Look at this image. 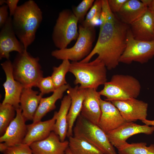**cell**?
Here are the masks:
<instances>
[{
  "label": "cell",
  "mask_w": 154,
  "mask_h": 154,
  "mask_svg": "<svg viewBox=\"0 0 154 154\" xmlns=\"http://www.w3.org/2000/svg\"><path fill=\"white\" fill-rule=\"evenodd\" d=\"M100 31L96 44L90 53L80 61L88 62L95 54L107 69L111 70L118 65L120 58L126 46L129 25L123 22L110 10L108 0H102Z\"/></svg>",
  "instance_id": "obj_1"
},
{
  "label": "cell",
  "mask_w": 154,
  "mask_h": 154,
  "mask_svg": "<svg viewBox=\"0 0 154 154\" xmlns=\"http://www.w3.org/2000/svg\"><path fill=\"white\" fill-rule=\"evenodd\" d=\"M12 17L15 34L27 50L35 39L42 20V12L34 1L29 0L18 6Z\"/></svg>",
  "instance_id": "obj_2"
},
{
  "label": "cell",
  "mask_w": 154,
  "mask_h": 154,
  "mask_svg": "<svg viewBox=\"0 0 154 154\" xmlns=\"http://www.w3.org/2000/svg\"><path fill=\"white\" fill-rule=\"evenodd\" d=\"M107 69L104 64L96 58L88 62L72 61L69 72L75 77V84H80L82 88L97 90L100 86L107 81Z\"/></svg>",
  "instance_id": "obj_3"
},
{
  "label": "cell",
  "mask_w": 154,
  "mask_h": 154,
  "mask_svg": "<svg viewBox=\"0 0 154 154\" xmlns=\"http://www.w3.org/2000/svg\"><path fill=\"white\" fill-rule=\"evenodd\" d=\"M104 85L99 93L106 98L105 100L110 102L137 98L141 89L139 81L129 75H114Z\"/></svg>",
  "instance_id": "obj_4"
},
{
  "label": "cell",
  "mask_w": 154,
  "mask_h": 154,
  "mask_svg": "<svg viewBox=\"0 0 154 154\" xmlns=\"http://www.w3.org/2000/svg\"><path fill=\"white\" fill-rule=\"evenodd\" d=\"M39 60L38 57H33L25 50L18 53L12 63L14 77L24 88L36 87L38 82L43 77Z\"/></svg>",
  "instance_id": "obj_5"
},
{
  "label": "cell",
  "mask_w": 154,
  "mask_h": 154,
  "mask_svg": "<svg viewBox=\"0 0 154 154\" xmlns=\"http://www.w3.org/2000/svg\"><path fill=\"white\" fill-rule=\"evenodd\" d=\"M73 128L74 136L83 139L93 145L103 154H118L110 142L107 133L98 126L80 114Z\"/></svg>",
  "instance_id": "obj_6"
},
{
  "label": "cell",
  "mask_w": 154,
  "mask_h": 154,
  "mask_svg": "<svg viewBox=\"0 0 154 154\" xmlns=\"http://www.w3.org/2000/svg\"><path fill=\"white\" fill-rule=\"evenodd\" d=\"M79 36L77 41L72 47L52 51L51 55L57 59L80 61L90 53L96 36L94 27L78 26Z\"/></svg>",
  "instance_id": "obj_7"
},
{
  "label": "cell",
  "mask_w": 154,
  "mask_h": 154,
  "mask_svg": "<svg viewBox=\"0 0 154 154\" xmlns=\"http://www.w3.org/2000/svg\"><path fill=\"white\" fill-rule=\"evenodd\" d=\"M78 20L72 12L69 9L62 10L59 14L54 27L52 39L55 46L59 49L67 48L79 36Z\"/></svg>",
  "instance_id": "obj_8"
},
{
  "label": "cell",
  "mask_w": 154,
  "mask_h": 154,
  "mask_svg": "<svg viewBox=\"0 0 154 154\" xmlns=\"http://www.w3.org/2000/svg\"><path fill=\"white\" fill-rule=\"evenodd\" d=\"M125 49L121 56L119 63L130 64L133 62L143 64L154 56V40L146 41L134 38L130 28L126 40Z\"/></svg>",
  "instance_id": "obj_9"
},
{
  "label": "cell",
  "mask_w": 154,
  "mask_h": 154,
  "mask_svg": "<svg viewBox=\"0 0 154 154\" xmlns=\"http://www.w3.org/2000/svg\"><path fill=\"white\" fill-rule=\"evenodd\" d=\"M16 116L4 134L0 137V151L22 143L27 132L26 120L20 108L16 109Z\"/></svg>",
  "instance_id": "obj_10"
},
{
  "label": "cell",
  "mask_w": 154,
  "mask_h": 154,
  "mask_svg": "<svg viewBox=\"0 0 154 154\" xmlns=\"http://www.w3.org/2000/svg\"><path fill=\"white\" fill-rule=\"evenodd\" d=\"M154 131V126L140 125L133 122H127L107 133L112 145L117 149L127 144L126 140L131 136L139 133L150 135Z\"/></svg>",
  "instance_id": "obj_11"
},
{
  "label": "cell",
  "mask_w": 154,
  "mask_h": 154,
  "mask_svg": "<svg viewBox=\"0 0 154 154\" xmlns=\"http://www.w3.org/2000/svg\"><path fill=\"white\" fill-rule=\"evenodd\" d=\"M1 65L6 77V80L3 85L5 93L2 103L11 105L16 110L20 108V97L24 87L15 79L13 73L12 63L9 60L2 63Z\"/></svg>",
  "instance_id": "obj_12"
},
{
  "label": "cell",
  "mask_w": 154,
  "mask_h": 154,
  "mask_svg": "<svg viewBox=\"0 0 154 154\" xmlns=\"http://www.w3.org/2000/svg\"><path fill=\"white\" fill-rule=\"evenodd\" d=\"M12 23V17L9 16L0 32V59L9 60L10 53L15 51L21 53L25 50L23 45L18 40Z\"/></svg>",
  "instance_id": "obj_13"
},
{
  "label": "cell",
  "mask_w": 154,
  "mask_h": 154,
  "mask_svg": "<svg viewBox=\"0 0 154 154\" xmlns=\"http://www.w3.org/2000/svg\"><path fill=\"white\" fill-rule=\"evenodd\" d=\"M111 102L117 108L127 122L146 119L148 106L147 103L136 98Z\"/></svg>",
  "instance_id": "obj_14"
},
{
  "label": "cell",
  "mask_w": 154,
  "mask_h": 154,
  "mask_svg": "<svg viewBox=\"0 0 154 154\" xmlns=\"http://www.w3.org/2000/svg\"><path fill=\"white\" fill-rule=\"evenodd\" d=\"M100 104L101 113L98 125L106 133L127 122L111 102L101 98Z\"/></svg>",
  "instance_id": "obj_15"
},
{
  "label": "cell",
  "mask_w": 154,
  "mask_h": 154,
  "mask_svg": "<svg viewBox=\"0 0 154 154\" xmlns=\"http://www.w3.org/2000/svg\"><path fill=\"white\" fill-rule=\"evenodd\" d=\"M68 145V141H61L52 131L45 139L33 142L29 146L33 154H65Z\"/></svg>",
  "instance_id": "obj_16"
},
{
  "label": "cell",
  "mask_w": 154,
  "mask_h": 154,
  "mask_svg": "<svg viewBox=\"0 0 154 154\" xmlns=\"http://www.w3.org/2000/svg\"><path fill=\"white\" fill-rule=\"evenodd\" d=\"M153 13L148 8L142 16L129 25L134 39L146 41L154 40Z\"/></svg>",
  "instance_id": "obj_17"
},
{
  "label": "cell",
  "mask_w": 154,
  "mask_h": 154,
  "mask_svg": "<svg viewBox=\"0 0 154 154\" xmlns=\"http://www.w3.org/2000/svg\"><path fill=\"white\" fill-rule=\"evenodd\" d=\"M93 88L86 89L80 114L92 123L98 125L101 113L99 92Z\"/></svg>",
  "instance_id": "obj_18"
},
{
  "label": "cell",
  "mask_w": 154,
  "mask_h": 154,
  "mask_svg": "<svg viewBox=\"0 0 154 154\" xmlns=\"http://www.w3.org/2000/svg\"><path fill=\"white\" fill-rule=\"evenodd\" d=\"M57 112L53 117L44 121H40L27 125V132L22 143L29 145L32 143L44 140L53 131L57 116Z\"/></svg>",
  "instance_id": "obj_19"
},
{
  "label": "cell",
  "mask_w": 154,
  "mask_h": 154,
  "mask_svg": "<svg viewBox=\"0 0 154 154\" xmlns=\"http://www.w3.org/2000/svg\"><path fill=\"white\" fill-rule=\"evenodd\" d=\"M86 89L80 88L78 85L71 86L67 90L70 97L71 104L67 117L68 130L67 136H72L75 122L80 114L86 92Z\"/></svg>",
  "instance_id": "obj_20"
},
{
  "label": "cell",
  "mask_w": 154,
  "mask_h": 154,
  "mask_svg": "<svg viewBox=\"0 0 154 154\" xmlns=\"http://www.w3.org/2000/svg\"><path fill=\"white\" fill-rule=\"evenodd\" d=\"M31 88H24L20 99V108L26 120L33 121L42 95Z\"/></svg>",
  "instance_id": "obj_21"
},
{
  "label": "cell",
  "mask_w": 154,
  "mask_h": 154,
  "mask_svg": "<svg viewBox=\"0 0 154 154\" xmlns=\"http://www.w3.org/2000/svg\"><path fill=\"white\" fill-rule=\"evenodd\" d=\"M147 9V6L141 1L127 0L117 13L118 17L129 25L142 16Z\"/></svg>",
  "instance_id": "obj_22"
},
{
  "label": "cell",
  "mask_w": 154,
  "mask_h": 154,
  "mask_svg": "<svg viewBox=\"0 0 154 154\" xmlns=\"http://www.w3.org/2000/svg\"><path fill=\"white\" fill-rule=\"evenodd\" d=\"M70 87L67 84L56 89L50 96L42 98L35 114L33 123L41 121L42 118L48 112L56 108L55 103L57 101L61 99L64 93Z\"/></svg>",
  "instance_id": "obj_23"
},
{
  "label": "cell",
  "mask_w": 154,
  "mask_h": 154,
  "mask_svg": "<svg viewBox=\"0 0 154 154\" xmlns=\"http://www.w3.org/2000/svg\"><path fill=\"white\" fill-rule=\"evenodd\" d=\"M71 99L69 95L65 96L61 101L53 131L59 137L61 141H65L68 130L67 117L70 106Z\"/></svg>",
  "instance_id": "obj_24"
},
{
  "label": "cell",
  "mask_w": 154,
  "mask_h": 154,
  "mask_svg": "<svg viewBox=\"0 0 154 154\" xmlns=\"http://www.w3.org/2000/svg\"><path fill=\"white\" fill-rule=\"evenodd\" d=\"M68 147L73 154H103L85 140L74 136L69 137Z\"/></svg>",
  "instance_id": "obj_25"
},
{
  "label": "cell",
  "mask_w": 154,
  "mask_h": 154,
  "mask_svg": "<svg viewBox=\"0 0 154 154\" xmlns=\"http://www.w3.org/2000/svg\"><path fill=\"white\" fill-rule=\"evenodd\" d=\"M144 142L127 143L118 149V154H154V144Z\"/></svg>",
  "instance_id": "obj_26"
},
{
  "label": "cell",
  "mask_w": 154,
  "mask_h": 154,
  "mask_svg": "<svg viewBox=\"0 0 154 154\" xmlns=\"http://www.w3.org/2000/svg\"><path fill=\"white\" fill-rule=\"evenodd\" d=\"M16 110L8 104H0V135H2L16 116Z\"/></svg>",
  "instance_id": "obj_27"
},
{
  "label": "cell",
  "mask_w": 154,
  "mask_h": 154,
  "mask_svg": "<svg viewBox=\"0 0 154 154\" xmlns=\"http://www.w3.org/2000/svg\"><path fill=\"white\" fill-rule=\"evenodd\" d=\"M62 62L58 67H53V72L51 76L56 89L67 84L65 76L69 72L70 63L67 59Z\"/></svg>",
  "instance_id": "obj_28"
},
{
  "label": "cell",
  "mask_w": 154,
  "mask_h": 154,
  "mask_svg": "<svg viewBox=\"0 0 154 154\" xmlns=\"http://www.w3.org/2000/svg\"><path fill=\"white\" fill-rule=\"evenodd\" d=\"M102 11V0L95 1L81 25L85 27H89L100 25Z\"/></svg>",
  "instance_id": "obj_29"
},
{
  "label": "cell",
  "mask_w": 154,
  "mask_h": 154,
  "mask_svg": "<svg viewBox=\"0 0 154 154\" xmlns=\"http://www.w3.org/2000/svg\"><path fill=\"white\" fill-rule=\"evenodd\" d=\"M94 0H83L77 6L72 8V12L78 22H82L89 9L92 6Z\"/></svg>",
  "instance_id": "obj_30"
},
{
  "label": "cell",
  "mask_w": 154,
  "mask_h": 154,
  "mask_svg": "<svg viewBox=\"0 0 154 154\" xmlns=\"http://www.w3.org/2000/svg\"><path fill=\"white\" fill-rule=\"evenodd\" d=\"M36 87L38 88L40 94L42 96L54 92L56 89L51 76L41 78L37 83Z\"/></svg>",
  "instance_id": "obj_31"
},
{
  "label": "cell",
  "mask_w": 154,
  "mask_h": 154,
  "mask_svg": "<svg viewBox=\"0 0 154 154\" xmlns=\"http://www.w3.org/2000/svg\"><path fill=\"white\" fill-rule=\"evenodd\" d=\"M2 153L3 154H33L29 145L23 143L8 147Z\"/></svg>",
  "instance_id": "obj_32"
},
{
  "label": "cell",
  "mask_w": 154,
  "mask_h": 154,
  "mask_svg": "<svg viewBox=\"0 0 154 154\" xmlns=\"http://www.w3.org/2000/svg\"><path fill=\"white\" fill-rule=\"evenodd\" d=\"M127 0H108L109 7L113 13H118Z\"/></svg>",
  "instance_id": "obj_33"
},
{
  "label": "cell",
  "mask_w": 154,
  "mask_h": 154,
  "mask_svg": "<svg viewBox=\"0 0 154 154\" xmlns=\"http://www.w3.org/2000/svg\"><path fill=\"white\" fill-rule=\"evenodd\" d=\"M8 7L6 5L0 7V28L1 29L5 25L9 16L8 11Z\"/></svg>",
  "instance_id": "obj_34"
},
{
  "label": "cell",
  "mask_w": 154,
  "mask_h": 154,
  "mask_svg": "<svg viewBox=\"0 0 154 154\" xmlns=\"http://www.w3.org/2000/svg\"><path fill=\"white\" fill-rule=\"evenodd\" d=\"M19 0H7L5 3L7 5L9 11V16L13 17L18 6Z\"/></svg>",
  "instance_id": "obj_35"
},
{
  "label": "cell",
  "mask_w": 154,
  "mask_h": 154,
  "mask_svg": "<svg viewBox=\"0 0 154 154\" xmlns=\"http://www.w3.org/2000/svg\"><path fill=\"white\" fill-rule=\"evenodd\" d=\"M142 121L145 124L148 125H151L154 126V120H149L147 119H145Z\"/></svg>",
  "instance_id": "obj_36"
},
{
  "label": "cell",
  "mask_w": 154,
  "mask_h": 154,
  "mask_svg": "<svg viewBox=\"0 0 154 154\" xmlns=\"http://www.w3.org/2000/svg\"><path fill=\"white\" fill-rule=\"evenodd\" d=\"M148 8L154 12V0H152Z\"/></svg>",
  "instance_id": "obj_37"
},
{
  "label": "cell",
  "mask_w": 154,
  "mask_h": 154,
  "mask_svg": "<svg viewBox=\"0 0 154 154\" xmlns=\"http://www.w3.org/2000/svg\"><path fill=\"white\" fill-rule=\"evenodd\" d=\"M65 154H73L71 152L69 147H68L66 151Z\"/></svg>",
  "instance_id": "obj_38"
},
{
  "label": "cell",
  "mask_w": 154,
  "mask_h": 154,
  "mask_svg": "<svg viewBox=\"0 0 154 154\" xmlns=\"http://www.w3.org/2000/svg\"><path fill=\"white\" fill-rule=\"evenodd\" d=\"M6 0H0V5L1 6L4 5V3H5Z\"/></svg>",
  "instance_id": "obj_39"
},
{
  "label": "cell",
  "mask_w": 154,
  "mask_h": 154,
  "mask_svg": "<svg viewBox=\"0 0 154 154\" xmlns=\"http://www.w3.org/2000/svg\"><path fill=\"white\" fill-rule=\"evenodd\" d=\"M153 22H154V13H153Z\"/></svg>",
  "instance_id": "obj_40"
},
{
  "label": "cell",
  "mask_w": 154,
  "mask_h": 154,
  "mask_svg": "<svg viewBox=\"0 0 154 154\" xmlns=\"http://www.w3.org/2000/svg\"></svg>",
  "instance_id": "obj_41"
}]
</instances>
